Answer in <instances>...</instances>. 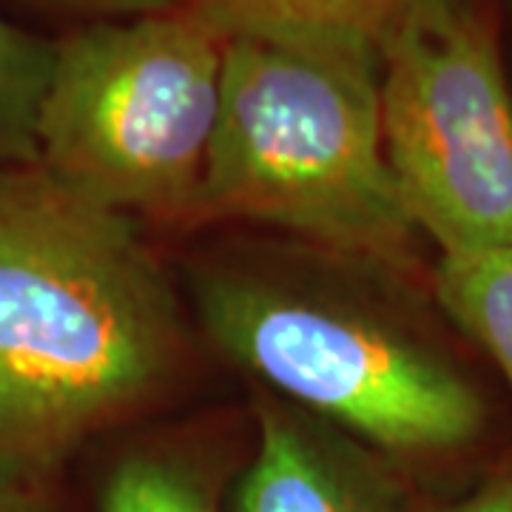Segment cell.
Instances as JSON below:
<instances>
[{"instance_id":"obj_1","label":"cell","mask_w":512,"mask_h":512,"mask_svg":"<svg viewBox=\"0 0 512 512\" xmlns=\"http://www.w3.org/2000/svg\"><path fill=\"white\" fill-rule=\"evenodd\" d=\"M180 325L128 225L40 165H0V512L160 387Z\"/></svg>"},{"instance_id":"obj_2","label":"cell","mask_w":512,"mask_h":512,"mask_svg":"<svg viewBox=\"0 0 512 512\" xmlns=\"http://www.w3.org/2000/svg\"><path fill=\"white\" fill-rule=\"evenodd\" d=\"M194 214L402 262L416 225L382 143L379 52L231 35Z\"/></svg>"},{"instance_id":"obj_3","label":"cell","mask_w":512,"mask_h":512,"mask_svg":"<svg viewBox=\"0 0 512 512\" xmlns=\"http://www.w3.org/2000/svg\"><path fill=\"white\" fill-rule=\"evenodd\" d=\"M225 40L188 6L92 20L55 40L37 165L120 217L194 214Z\"/></svg>"},{"instance_id":"obj_4","label":"cell","mask_w":512,"mask_h":512,"mask_svg":"<svg viewBox=\"0 0 512 512\" xmlns=\"http://www.w3.org/2000/svg\"><path fill=\"white\" fill-rule=\"evenodd\" d=\"M200 311L228 359L370 450L450 453L484 427V404L453 367L330 296L259 276H211Z\"/></svg>"},{"instance_id":"obj_5","label":"cell","mask_w":512,"mask_h":512,"mask_svg":"<svg viewBox=\"0 0 512 512\" xmlns=\"http://www.w3.org/2000/svg\"><path fill=\"white\" fill-rule=\"evenodd\" d=\"M382 143L441 256L512 248V92L484 0H421L379 43Z\"/></svg>"},{"instance_id":"obj_6","label":"cell","mask_w":512,"mask_h":512,"mask_svg":"<svg viewBox=\"0 0 512 512\" xmlns=\"http://www.w3.org/2000/svg\"><path fill=\"white\" fill-rule=\"evenodd\" d=\"M373 453L308 413L268 404L234 512H404L399 481Z\"/></svg>"},{"instance_id":"obj_7","label":"cell","mask_w":512,"mask_h":512,"mask_svg":"<svg viewBox=\"0 0 512 512\" xmlns=\"http://www.w3.org/2000/svg\"><path fill=\"white\" fill-rule=\"evenodd\" d=\"M421 0H180L222 35L330 43L379 52L382 37Z\"/></svg>"},{"instance_id":"obj_8","label":"cell","mask_w":512,"mask_h":512,"mask_svg":"<svg viewBox=\"0 0 512 512\" xmlns=\"http://www.w3.org/2000/svg\"><path fill=\"white\" fill-rule=\"evenodd\" d=\"M436 296L458 328L493 356L512 387V248L441 256Z\"/></svg>"},{"instance_id":"obj_9","label":"cell","mask_w":512,"mask_h":512,"mask_svg":"<svg viewBox=\"0 0 512 512\" xmlns=\"http://www.w3.org/2000/svg\"><path fill=\"white\" fill-rule=\"evenodd\" d=\"M55 60V40L0 15V165L37 163V120Z\"/></svg>"},{"instance_id":"obj_10","label":"cell","mask_w":512,"mask_h":512,"mask_svg":"<svg viewBox=\"0 0 512 512\" xmlns=\"http://www.w3.org/2000/svg\"><path fill=\"white\" fill-rule=\"evenodd\" d=\"M100 512H214L194 470L160 456H131L114 467Z\"/></svg>"},{"instance_id":"obj_11","label":"cell","mask_w":512,"mask_h":512,"mask_svg":"<svg viewBox=\"0 0 512 512\" xmlns=\"http://www.w3.org/2000/svg\"><path fill=\"white\" fill-rule=\"evenodd\" d=\"M441 512H512V470L484 481L478 490Z\"/></svg>"},{"instance_id":"obj_12","label":"cell","mask_w":512,"mask_h":512,"mask_svg":"<svg viewBox=\"0 0 512 512\" xmlns=\"http://www.w3.org/2000/svg\"><path fill=\"white\" fill-rule=\"evenodd\" d=\"M57 6H72L86 12H100L103 18H123V15H143V12H163L180 6L177 0H49Z\"/></svg>"},{"instance_id":"obj_13","label":"cell","mask_w":512,"mask_h":512,"mask_svg":"<svg viewBox=\"0 0 512 512\" xmlns=\"http://www.w3.org/2000/svg\"><path fill=\"white\" fill-rule=\"evenodd\" d=\"M177 3H180V0H177Z\"/></svg>"}]
</instances>
